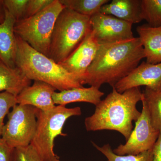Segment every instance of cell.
Returning a JSON list of instances; mask_svg holds the SVG:
<instances>
[{"label":"cell","mask_w":161,"mask_h":161,"mask_svg":"<svg viewBox=\"0 0 161 161\" xmlns=\"http://www.w3.org/2000/svg\"><path fill=\"white\" fill-rule=\"evenodd\" d=\"M144 58L143 47L139 37L101 44L87 71L82 85L88 84L99 89L107 83L114 87L136 68Z\"/></svg>","instance_id":"obj_1"},{"label":"cell","mask_w":161,"mask_h":161,"mask_svg":"<svg viewBox=\"0 0 161 161\" xmlns=\"http://www.w3.org/2000/svg\"><path fill=\"white\" fill-rule=\"evenodd\" d=\"M142 99L140 87L122 93L112 88V92L95 106L94 114L85 119L86 129L87 131L115 130L127 141L133 128L132 121H137L140 116L141 112L137 110L136 104Z\"/></svg>","instance_id":"obj_2"},{"label":"cell","mask_w":161,"mask_h":161,"mask_svg":"<svg viewBox=\"0 0 161 161\" xmlns=\"http://www.w3.org/2000/svg\"><path fill=\"white\" fill-rule=\"evenodd\" d=\"M16 66L31 80L50 85L60 92L83 86L59 64L37 51L16 35Z\"/></svg>","instance_id":"obj_3"},{"label":"cell","mask_w":161,"mask_h":161,"mask_svg":"<svg viewBox=\"0 0 161 161\" xmlns=\"http://www.w3.org/2000/svg\"><path fill=\"white\" fill-rule=\"evenodd\" d=\"M91 17L64 8L56 20L49 58L59 64L65 60L92 31Z\"/></svg>","instance_id":"obj_4"},{"label":"cell","mask_w":161,"mask_h":161,"mask_svg":"<svg viewBox=\"0 0 161 161\" xmlns=\"http://www.w3.org/2000/svg\"><path fill=\"white\" fill-rule=\"evenodd\" d=\"M81 114L80 107L67 108L58 105L47 112L38 109L36 130L30 145L43 161H60L54 151L55 139L58 136H66L62 132L65 122L72 116Z\"/></svg>","instance_id":"obj_5"},{"label":"cell","mask_w":161,"mask_h":161,"mask_svg":"<svg viewBox=\"0 0 161 161\" xmlns=\"http://www.w3.org/2000/svg\"><path fill=\"white\" fill-rule=\"evenodd\" d=\"M64 8L60 0H53L37 14L16 21L14 26L15 34L37 51L49 58L55 23Z\"/></svg>","instance_id":"obj_6"},{"label":"cell","mask_w":161,"mask_h":161,"mask_svg":"<svg viewBox=\"0 0 161 161\" xmlns=\"http://www.w3.org/2000/svg\"><path fill=\"white\" fill-rule=\"evenodd\" d=\"M37 112L31 106L16 105L8 113L1 138L12 148L29 146L36 130Z\"/></svg>","instance_id":"obj_7"},{"label":"cell","mask_w":161,"mask_h":161,"mask_svg":"<svg viewBox=\"0 0 161 161\" xmlns=\"http://www.w3.org/2000/svg\"><path fill=\"white\" fill-rule=\"evenodd\" d=\"M140 116L125 144H121L113 150L118 155H137L151 150L157 140L160 132L153 125L149 111L143 101Z\"/></svg>","instance_id":"obj_8"},{"label":"cell","mask_w":161,"mask_h":161,"mask_svg":"<svg viewBox=\"0 0 161 161\" xmlns=\"http://www.w3.org/2000/svg\"><path fill=\"white\" fill-rule=\"evenodd\" d=\"M92 30L100 45L111 44L134 38L132 23L99 12L91 17Z\"/></svg>","instance_id":"obj_9"},{"label":"cell","mask_w":161,"mask_h":161,"mask_svg":"<svg viewBox=\"0 0 161 161\" xmlns=\"http://www.w3.org/2000/svg\"><path fill=\"white\" fill-rule=\"evenodd\" d=\"M99 45L92 30L77 48L59 64L74 75L82 85L87 71L96 57Z\"/></svg>","instance_id":"obj_10"},{"label":"cell","mask_w":161,"mask_h":161,"mask_svg":"<svg viewBox=\"0 0 161 161\" xmlns=\"http://www.w3.org/2000/svg\"><path fill=\"white\" fill-rule=\"evenodd\" d=\"M142 86L154 91L161 89V63L151 64L143 61L114 87L117 92L122 93Z\"/></svg>","instance_id":"obj_11"},{"label":"cell","mask_w":161,"mask_h":161,"mask_svg":"<svg viewBox=\"0 0 161 161\" xmlns=\"http://www.w3.org/2000/svg\"><path fill=\"white\" fill-rule=\"evenodd\" d=\"M56 91L50 85L36 80L32 85L23 89L16 96L17 103L31 106L43 112H47L56 106L53 99Z\"/></svg>","instance_id":"obj_12"},{"label":"cell","mask_w":161,"mask_h":161,"mask_svg":"<svg viewBox=\"0 0 161 161\" xmlns=\"http://www.w3.org/2000/svg\"><path fill=\"white\" fill-rule=\"evenodd\" d=\"M5 18L0 23V60L9 67L16 66L17 44L14 32L16 20L4 8Z\"/></svg>","instance_id":"obj_13"},{"label":"cell","mask_w":161,"mask_h":161,"mask_svg":"<svg viewBox=\"0 0 161 161\" xmlns=\"http://www.w3.org/2000/svg\"><path fill=\"white\" fill-rule=\"evenodd\" d=\"M104 95L99 89L91 86L88 88H74L59 92H55L53 95L55 104L65 106L73 103L85 102L97 105Z\"/></svg>","instance_id":"obj_14"},{"label":"cell","mask_w":161,"mask_h":161,"mask_svg":"<svg viewBox=\"0 0 161 161\" xmlns=\"http://www.w3.org/2000/svg\"><path fill=\"white\" fill-rule=\"evenodd\" d=\"M136 31L143 47L146 62L161 63V26L153 27L145 24L138 26Z\"/></svg>","instance_id":"obj_15"},{"label":"cell","mask_w":161,"mask_h":161,"mask_svg":"<svg viewBox=\"0 0 161 161\" xmlns=\"http://www.w3.org/2000/svg\"><path fill=\"white\" fill-rule=\"evenodd\" d=\"M141 3V0H113L102 6L100 13L135 24L142 20Z\"/></svg>","instance_id":"obj_16"},{"label":"cell","mask_w":161,"mask_h":161,"mask_svg":"<svg viewBox=\"0 0 161 161\" xmlns=\"http://www.w3.org/2000/svg\"><path fill=\"white\" fill-rule=\"evenodd\" d=\"M31 83V80L19 68L9 67L0 60V92H7L17 96Z\"/></svg>","instance_id":"obj_17"},{"label":"cell","mask_w":161,"mask_h":161,"mask_svg":"<svg viewBox=\"0 0 161 161\" xmlns=\"http://www.w3.org/2000/svg\"><path fill=\"white\" fill-rule=\"evenodd\" d=\"M143 101L149 111L153 127L161 132V89L154 91L146 87L142 92Z\"/></svg>","instance_id":"obj_18"},{"label":"cell","mask_w":161,"mask_h":161,"mask_svg":"<svg viewBox=\"0 0 161 161\" xmlns=\"http://www.w3.org/2000/svg\"><path fill=\"white\" fill-rule=\"evenodd\" d=\"M65 8L91 17L100 12L101 8L108 0H60Z\"/></svg>","instance_id":"obj_19"},{"label":"cell","mask_w":161,"mask_h":161,"mask_svg":"<svg viewBox=\"0 0 161 161\" xmlns=\"http://www.w3.org/2000/svg\"><path fill=\"white\" fill-rule=\"evenodd\" d=\"M141 15L149 26H161V0H141Z\"/></svg>","instance_id":"obj_20"},{"label":"cell","mask_w":161,"mask_h":161,"mask_svg":"<svg viewBox=\"0 0 161 161\" xmlns=\"http://www.w3.org/2000/svg\"><path fill=\"white\" fill-rule=\"evenodd\" d=\"M93 146L107 158V161H153V148L137 155H118L115 154L109 144L100 147L92 142Z\"/></svg>","instance_id":"obj_21"},{"label":"cell","mask_w":161,"mask_h":161,"mask_svg":"<svg viewBox=\"0 0 161 161\" xmlns=\"http://www.w3.org/2000/svg\"><path fill=\"white\" fill-rule=\"evenodd\" d=\"M16 97L9 92H0V138L5 125L4 118L9 113V110L17 104Z\"/></svg>","instance_id":"obj_22"},{"label":"cell","mask_w":161,"mask_h":161,"mask_svg":"<svg viewBox=\"0 0 161 161\" xmlns=\"http://www.w3.org/2000/svg\"><path fill=\"white\" fill-rule=\"evenodd\" d=\"M10 161H43L31 145L13 150Z\"/></svg>","instance_id":"obj_23"},{"label":"cell","mask_w":161,"mask_h":161,"mask_svg":"<svg viewBox=\"0 0 161 161\" xmlns=\"http://www.w3.org/2000/svg\"><path fill=\"white\" fill-rule=\"evenodd\" d=\"M28 0H3L4 7L16 21L24 18Z\"/></svg>","instance_id":"obj_24"},{"label":"cell","mask_w":161,"mask_h":161,"mask_svg":"<svg viewBox=\"0 0 161 161\" xmlns=\"http://www.w3.org/2000/svg\"><path fill=\"white\" fill-rule=\"evenodd\" d=\"M53 1V0H28L23 19L37 14L49 6Z\"/></svg>","instance_id":"obj_25"},{"label":"cell","mask_w":161,"mask_h":161,"mask_svg":"<svg viewBox=\"0 0 161 161\" xmlns=\"http://www.w3.org/2000/svg\"><path fill=\"white\" fill-rule=\"evenodd\" d=\"M14 148L9 147L3 139L0 138V161H10Z\"/></svg>","instance_id":"obj_26"},{"label":"cell","mask_w":161,"mask_h":161,"mask_svg":"<svg viewBox=\"0 0 161 161\" xmlns=\"http://www.w3.org/2000/svg\"><path fill=\"white\" fill-rule=\"evenodd\" d=\"M153 161H161V132L153 148Z\"/></svg>","instance_id":"obj_27"},{"label":"cell","mask_w":161,"mask_h":161,"mask_svg":"<svg viewBox=\"0 0 161 161\" xmlns=\"http://www.w3.org/2000/svg\"><path fill=\"white\" fill-rule=\"evenodd\" d=\"M4 18H5V13H4V8L3 9H0V23L3 22Z\"/></svg>","instance_id":"obj_28"},{"label":"cell","mask_w":161,"mask_h":161,"mask_svg":"<svg viewBox=\"0 0 161 161\" xmlns=\"http://www.w3.org/2000/svg\"><path fill=\"white\" fill-rule=\"evenodd\" d=\"M4 3L3 0H0V9H4Z\"/></svg>","instance_id":"obj_29"}]
</instances>
